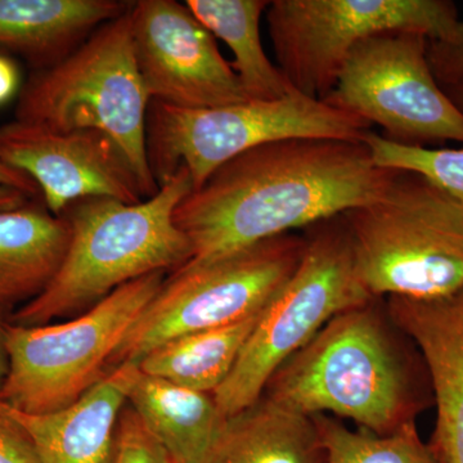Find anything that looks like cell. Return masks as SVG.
Listing matches in <instances>:
<instances>
[{"label":"cell","mask_w":463,"mask_h":463,"mask_svg":"<svg viewBox=\"0 0 463 463\" xmlns=\"http://www.w3.org/2000/svg\"><path fill=\"white\" fill-rule=\"evenodd\" d=\"M399 173L377 165L364 142L269 143L214 170L183 197L174 223L190 241L187 264L206 263L373 203Z\"/></svg>","instance_id":"1"},{"label":"cell","mask_w":463,"mask_h":463,"mask_svg":"<svg viewBox=\"0 0 463 463\" xmlns=\"http://www.w3.org/2000/svg\"><path fill=\"white\" fill-rule=\"evenodd\" d=\"M191 191L190 174L179 169L154 197L138 203L109 197L72 203L61 215L69 223L70 242L60 269L8 322L30 327L80 316L127 283L181 269L192 248L174 223V212Z\"/></svg>","instance_id":"2"},{"label":"cell","mask_w":463,"mask_h":463,"mask_svg":"<svg viewBox=\"0 0 463 463\" xmlns=\"http://www.w3.org/2000/svg\"><path fill=\"white\" fill-rule=\"evenodd\" d=\"M371 306L332 318L274 373L264 397L306 416L346 417L379 435L414 421L410 371Z\"/></svg>","instance_id":"3"},{"label":"cell","mask_w":463,"mask_h":463,"mask_svg":"<svg viewBox=\"0 0 463 463\" xmlns=\"http://www.w3.org/2000/svg\"><path fill=\"white\" fill-rule=\"evenodd\" d=\"M356 272L371 297L439 300L463 289V209L414 173L343 214Z\"/></svg>","instance_id":"4"},{"label":"cell","mask_w":463,"mask_h":463,"mask_svg":"<svg viewBox=\"0 0 463 463\" xmlns=\"http://www.w3.org/2000/svg\"><path fill=\"white\" fill-rule=\"evenodd\" d=\"M149 103L134 53L129 9L99 26L65 60L33 71L18 93L16 120L60 133L108 134L129 158L146 199H151L160 187L146 146Z\"/></svg>","instance_id":"5"},{"label":"cell","mask_w":463,"mask_h":463,"mask_svg":"<svg viewBox=\"0 0 463 463\" xmlns=\"http://www.w3.org/2000/svg\"><path fill=\"white\" fill-rule=\"evenodd\" d=\"M371 127L358 116L300 93L203 109L151 100L146 146L158 187L184 169L194 191L219 166L249 149L289 139L364 142Z\"/></svg>","instance_id":"6"},{"label":"cell","mask_w":463,"mask_h":463,"mask_svg":"<svg viewBox=\"0 0 463 463\" xmlns=\"http://www.w3.org/2000/svg\"><path fill=\"white\" fill-rule=\"evenodd\" d=\"M309 228L297 269L260 310L233 370L213 394L224 419L257 403L274 373L332 318L373 301L356 272L344 216Z\"/></svg>","instance_id":"7"},{"label":"cell","mask_w":463,"mask_h":463,"mask_svg":"<svg viewBox=\"0 0 463 463\" xmlns=\"http://www.w3.org/2000/svg\"><path fill=\"white\" fill-rule=\"evenodd\" d=\"M164 281L165 272L141 277L83 315L56 325L8 322L9 370L0 402L29 414L56 412L75 403L109 373L112 355Z\"/></svg>","instance_id":"8"},{"label":"cell","mask_w":463,"mask_h":463,"mask_svg":"<svg viewBox=\"0 0 463 463\" xmlns=\"http://www.w3.org/2000/svg\"><path fill=\"white\" fill-rule=\"evenodd\" d=\"M304 248V237L286 233L215 260L183 265L133 323L109 367L138 364L166 341L260 312L295 272Z\"/></svg>","instance_id":"9"},{"label":"cell","mask_w":463,"mask_h":463,"mask_svg":"<svg viewBox=\"0 0 463 463\" xmlns=\"http://www.w3.org/2000/svg\"><path fill=\"white\" fill-rule=\"evenodd\" d=\"M267 23L283 76L298 93L323 100L365 38L407 32L444 42L459 18L448 0H274Z\"/></svg>","instance_id":"10"},{"label":"cell","mask_w":463,"mask_h":463,"mask_svg":"<svg viewBox=\"0 0 463 463\" xmlns=\"http://www.w3.org/2000/svg\"><path fill=\"white\" fill-rule=\"evenodd\" d=\"M429 39L419 33H381L350 52L325 102L377 124L390 141L420 146L463 143V112L432 74Z\"/></svg>","instance_id":"11"},{"label":"cell","mask_w":463,"mask_h":463,"mask_svg":"<svg viewBox=\"0 0 463 463\" xmlns=\"http://www.w3.org/2000/svg\"><path fill=\"white\" fill-rule=\"evenodd\" d=\"M137 65L151 100L203 109L249 100L214 35L176 0H139L130 8Z\"/></svg>","instance_id":"12"},{"label":"cell","mask_w":463,"mask_h":463,"mask_svg":"<svg viewBox=\"0 0 463 463\" xmlns=\"http://www.w3.org/2000/svg\"><path fill=\"white\" fill-rule=\"evenodd\" d=\"M0 161L38 184L43 203L54 216L88 197L125 203L146 200L129 158L99 130L60 133L14 118L0 127Z\"/></svg>","instance_id":"13"},{"label":"cell","mask_w":463,"mask_h":463,"mask_svg":"<svg viewBox=\"0 0 463 463\" xmlns=\"http://www.w3.org/2000/svg\"><path fill=\"white\" fill-rule=\"evenodd\" d=\"M388 309L430 373L438 410L432 450L443 463H463V289L439 300L389 298Z\"/></svg>","instance_id":"14"},{"label":"cell","mask_w":463,"mask_h":463,"mask_svg":"<svg viewBox=\"0 0 463 463\" xmlns=\"http://www.w3.org/2000/svg\"><path fill=\"white\" fill-rule=\"evenodd\" d=\"M139 365L127 362L65 410L43 414L0 407L29 432L42 463H115L116 428Z\"/></svg>","instance_id":"15"},{"label":"cell","mask_w":463,"mask_h":463,"mask_svg":"<svg viewBox=\"0 0 463 463\" xmlns=\"http://www.w3.org/2000/svg\"><path fill=\"white\" fill-rule=\"evenodd\" d=\"M120 0H0V53L50 69L132 7Z\"/></svg>","instance_id":"16"},{"label":"cell","mask_w":463,"mask_h":463,"mask_svg":"<svg viewBox=\"0 0 463 463\" xmlns=\"http://www.w3.org/2000/svg\"><path fill=\"white\" fill-rule=\"evenodd\" d=\"M70 242L69 223L30 201L0 212V313L29 303L56 276ZM21 306V307H23Z\"/></svg>","instance_id":"17"},{"label":"cell","mask_w":463,"mask_h":463,"mask_svg":"<svg viewBox=\"0 0 463 463\" xmlns=\"http://www.w3.org/2000/svg\"><path fill=\"white\" fill-rule=\"evenodd\" d=\"M203 463H327L313 417L269 398L225 417Z\"/></svg>","instance_id":"18"},{"label":"cell","mask_w":463,"mask_h":463,"mask_svg":"<svg viewBox=\"0 0 463 463\" xmlns=\"http://www.w3.org/2000/svg\"><path fill=\"white\" fill-rule=\"evenodd\" d=\"M149 434L175 463H203L224 417L214 398L139 370L128 394Z\"/></svg>","instance_id":"19"},{"label":"cell","mask_w":463,"mask_h":463,"mask_svg":"<svg viewBox=\"0 0 463 463\" xmlns=\"http://www.w3.org/2000/svg\"><path fill=\"white\" fill-rule=\"evenodd\" d=\"M267 0H187L203 26L230 47L231 62L249 99H279L298 93L265 54L260 20Z\"/></svg>","instance_id":"20"},{"label":"cell","mask_w":463,"mask_h":463,"mask_svg":"<svg viewBox=\"0 0 463 463\" xmlns=\"http://www.w3.org/2000/svg\"><path fill=\"white\" fill-rule=\"evenodd\" d=\"M259 315L222 327L182 335L147 353L139 370L194 392L214 394L230 376Z\"/></svg>","instance_id":"21"},{"label":"cell","mask_w":463,"mask_h":463,"mask_svg":"<svg viewBox=\"0 0 463 463\" xmlns=\"http://www.w3.org/2000/svg\"><path fill=\"white\" fill-rule=\"evenodd\" d=\"M312 417L327 463H443L430 444L423 443L414 421L379 435L364 429L349 430L326 414Z\"/></svg>","instance_id":"22"},{"label":"cell","mask_w":463,"mask_h":463,"mask_svg":"<svg viewBox=\"0 0 463 463\" xmlns=\"http://www.w3.org/2000/svg\"><path fill=\"white\" fill-rule=\"evenodd\" d=\"M364 143L377 165L422 176L463 209V148L402 145L373 132L365 136Z\"/></svg>","instance_id":"23"},{"label":"cell","mask_w":463,"mask_h":463,"mask_svg":"<svg viewBox=\"0 0 463 463\" xmlns=\"http://www.w3.org/2000/svg\"><path fill=\"white\" fill-rule=\"evenodd\" d=\"M115 463H175L128 403L116 428Z\"/></svg>","instance_id":"24"},{"label":"cell","mask_w":463,"mask_h":463,"mask_svg":"<svg viewBox=\"0 0 463 463\" xmlns=\"http://www.w3.org/2000/svg\"><path fill=\"white\" fill-rule=\"evenodd\" d=\"M428 60L443 90L463 83V21L447 41H429Z\"/></svg>","instance_id":"25"},{"label":"cell","mask_w":463,"mask_h":463,"mask_svg":"<svg viewBox=\"0 0 463 463\" xmlns=\"http://www.w3.org/2000/svg\"><path fill=\"white\" fill-rule=\"evenodd\" d=\"M0 463H42L35 443L17 420L0 407Z\"/></svg>","instance_id":"26"},{"label":"cell","mask_w":463,"mask_h":463,"mask_svg":"<svg viewBox=\"0 0 463 463\" xmlns=\"http://www.w3.org/2000/svg\"><path fill=\"white\" fill-rule=\"evenodd\" d=\"M0 185L16 188V190L23 191L32 199H35L41 194L38 184L29 175L20 172V170L14 169V167L5 165L2 161H0Z\"/></svg>","instance_id":"27"},{"label":"cell","mask_w":463,"mask_h":463,"mask_svg":"<svg viewBox=\"0 0 463 463\" xmlns=\"http://www.w3.org/2000/svg\"><path fill=\"white\" fill-rule=\"evenodd\" d=\"M20 74L16 63L7 54L0 53V106L16 94Z\"/></svg>","instance_id":"28"},{"label":"cell","mask_w":463,"mask_h":463,"mask_svg":"<svg viewBox=\"0 0 463 463\" xmlns=\"http://www.w3.org/2000/svg\"><path fill=\"white\" fill-rule=\"evenodd\" d=\"M32 200V197L27 196L23 191L0 185V212L20 209Z\"/></svg>","instance_id":"29"},{"label":"cell","mask_w":463,"mask_h":463,"mask_svg":"<svg viewBox=\"0 0 463 463\" xmlns=\"http://www.w3.org/2000/svg\"><path fill=\"white\" fill-rule=\"evenodd\" d=\"M8 317L0 313V388L7 379L9 370V356L7 350Z\"/></svg>","instance_id":"30"},{"label":"cell","mask_w":463,"mask_h":463,"mask_svg":"<svg viewBox=\"0 0 463 463\" xmlns=\"http://www.w3.org/2000/svg\"><path fill=\"white\" fill-rule=\"evenodd\" d=\"M444 91H446L448 97L453 100L457 108L463 112V83L456 85V87L453 88H448V90H444Z\"/></svg>","instance_id":"31"}]
</instances>
